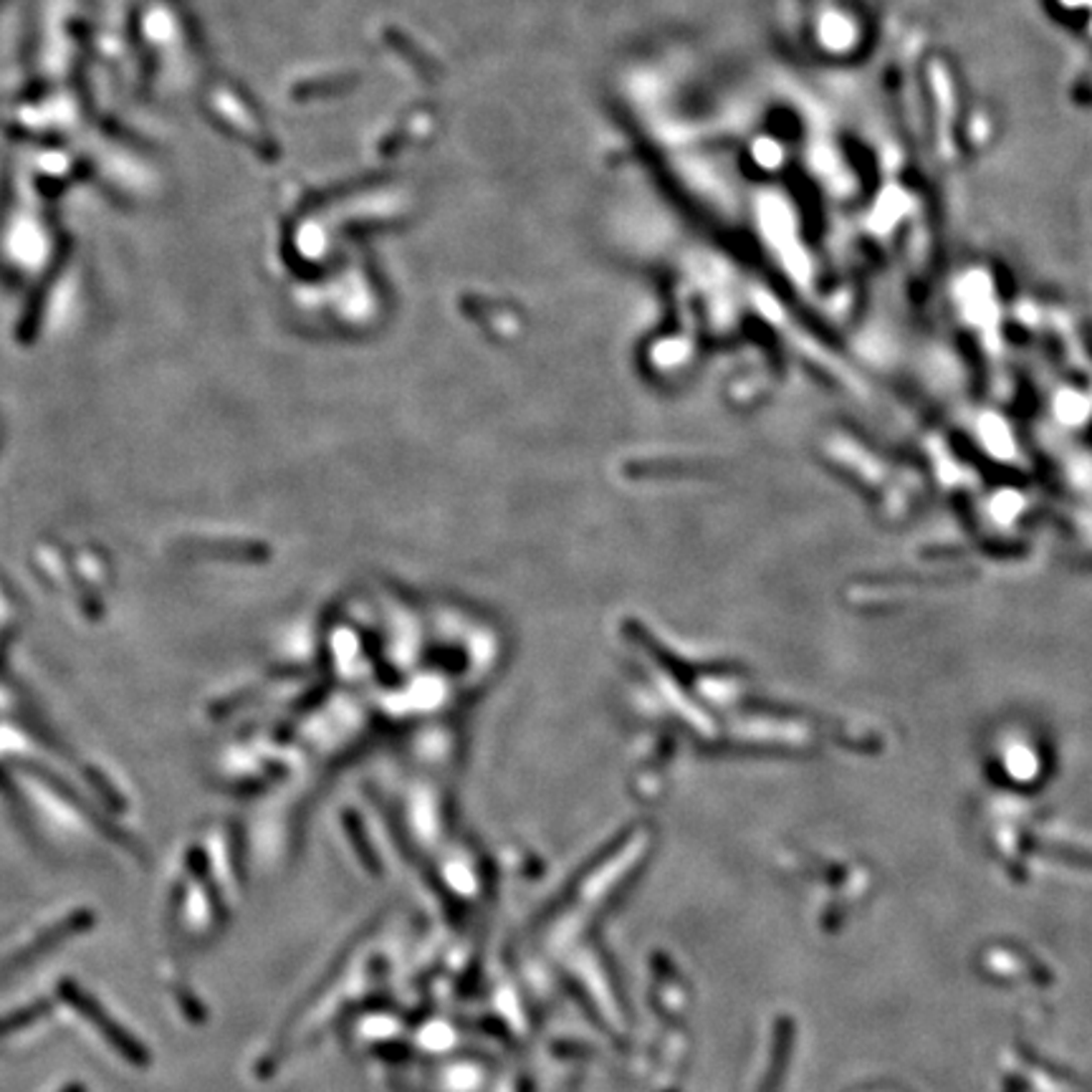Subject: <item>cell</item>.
Returning a JSON list of instances; mask_svg holds the SVG:
<instances>
[{
	"instance_id": "6da1fadb",
	"label": "cell",
	"mask_w": 1092,
	"mask_h": 1092,
	"mask_svg": "<svg viewBox=\"0 0 1092 1092\" xmlns=\"http://www.w3.org/2000/svg\"><path fill=\"white\" fill-rule=\"evenodd\" d=\"M67 997L72 999V1004H77L78 1010H81L83 1014L89 1016V1019L94 1021V1024L99 1026L101 1031H104V1034H106V1037H109V1042L114 1044V1047L122 1049V1054H127V1057H129V1059H134V1062H145V1052H139L137 1042H134V1039H129L127 1034H124V1031H119V1026H117V1024H111V1021L106 1019V1016L101 1014L99 1010H96V1004L91 1002V999L83 997V994L78 992V989H69Z\"/></svg>"
}]
</instances>
